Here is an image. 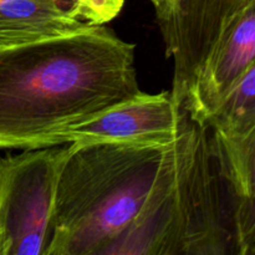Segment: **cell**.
<instances>
[{
    "instance_id": "cell-1",
    "label": "cell",
    "mask_w": 255,
    "mask_h": 255,
    "mask_svg": "<svg viewBox=\"0 0 255 255\" xmlns=\"http://www.w3.org/2000/svg\"><path fill=\"white\" fill-rule=\"evenodd\" d=\"M136 45L104 25L0 51V149L55 146L66 129L141 94Z\"/></svg>"
},
{
    "instance_id": "cell-2",
    "label": "cell",
    "mask_w": 255,
    "mask_h": 255,
    "mask_svg": "<svg viewBox=\"0 0 255 255\" xmlns=\"http://www.w3.org/2000/svg\"><path fill=\"white\" fill-rule=\"evenodd\" d=\"M237 254L232 208L211 131L187 114L131 226L102 255Z\"/></svg>"
},
{
    "instance_id": "cell-3",
    "label": "cell",
    "mask_w": 255,
    "mask_h": 255,
    "mask_svg": "<svg viewBox=\"0 0 255 255\" xmlns=\"http://www.w3.org/2000/svg\"><path fill=\"white\" fill-rule=\"evenodd\" d=\"M171 143L70 144L46 255H102L141 212Z\"/></svg>"
},
{
    "instance_id": "cell-4",
    "label": "cell",
    "mask_w": 255,
    "mask_h": 255,
    "mask_svg": "<svg viewBox=\"0 0 255 255\" xmlns=\"http://www.w3.org/2000/svg\"><path fill=\"white\" fill-rule=\"evenodd\" d=\"M70 144L0 158V255H46L60 173Z\"/></svg>"
},
{
    "instance_id": "cell-5",
    "label": "cell",
    "mask_w": 255,
    "mask_h": 255,
    "mask_svg": "<svg viewBox=\"0 0 255 255\" xmlns=\"http://www.w3.org/2000/svg\"><path fill=\"white\" fill-rule=\"evenodd\" d=\"M254 0H163L156 9L166 57L173 64L171 94L179 107L213 45ZM184 109V107H183Z\"/></svg>"
},
{
    "instance_id": "cell-6",
    "label": "cell",
    "mask_w": 255,
    "mask_h": 255,
    "mask_svg": "<svg viewBox=\"0 0 255 255\" xmlns=\"http://www.w3.org/2000/svg\"><path fill=\"white\" fill-rule=\"evenodd\" d=\"M187 111L171 91L144 94L121 102L97 116L66 129L55 146L89 143H131L167 146L178 134Z\"/></svg>"
},
{
    "instance_id": "cell-7",
    "label": "cell",
    "mask_w": 255,
    "mask_h": 255,
    "mask_svg": "<svg viewBox=\"0 0 255 255\" xmlns=\"http://www.w3.org/2000/svg\"><path fill=\"white\" fill-rule=\"evenodd\" d=\"M253 62L255 0L232 20L207 55L184 101L189 117L204 124Z\"/></svg>"
},
{
    "instance_id": "cell-8",
    "label": "cell",
    "mask_w": 255,
    "mask_h": 255,
    "mask_svg": "<svg viewBox=\"0 0 255 255\" xmlns=\"http://www.w3.org/2000/svg\"><path fill=\"white\" fill-rule=\"evenodd\" d=\"M65 1L0 0V51L69 36L95 26L72 15Z\"/></svg>"
},
{
    "instance_id": "cell-9",
    "label": "cell",
    "mask_w": 255,
    "mask_h": 255,
    "mask_svg": "<svg viewBox=\"0 0 255 255\" xmlns=\"http://www.w3.org/2000/svg\"><path fill=\"white\" fill-rule=\"evenodd\" d=\"M211 139L231 204L251 198L255 193V122L237 136L211 131Z\"/></svg>"
},
{
    "instance_id": "cell-10",
    "label": "cell",
    "mask_w": 255,
    "mask_h": 255,
    "mask_svg": "<svg viewBox=\"0 0 255 255\" xmlns=\"http://www.w3.org/2000/svg\"><path fill=\"white\" fill-rule=\"evenodd\" d=\"M255 122V62L242 75L204 122L211 131L226 136L243 133Z\"/></svg>"
},
{
    "instance_id": "cell-11",
    "label": "cell",
    "mask_w": 255,
    "mask_h": 255,
    "mask_svg": "<svg viewBox=\"0 0 255 255\" xmlns=\"http://www.w3.org/2000/svg\"><path fill=\"white\" fill-rule=\"evenodd\" d=\"M231 208L237 254H255V193L251 198L233 202Z\"/></svg>"
},
{
    "instance_id": "cell-12",
    "label": "cell",
    "mask_w": 255,
    "mask_h": 255,
    "mask_svg": "<svg viewBox=\"0 0 255 255\" xmlns=\"http://www.w3.org/2000/svg\"><path fill=\"white\" fill-rule=\"evenodd\" d=\"M72 15L92 25H105L119 16L125 0H66Z\"/></svg>"
},
{
    "instance_id": "cell-13",
    "label": "cell",
    "mask_w": 255,
    "mask_h": 255,
    "mask_svg": "<svg viewBox=\"0 0 255 255\" xmlns=\"http://www.w3.org/2000/svg\"><path fill=\"white\" fill-rule=\"evenodd\" d=\"M149 1H151V4L153 5L154 10H156V9H158V7L161 6L162 4H163V0H149Z\"/></svg>"
}]
</instances>
